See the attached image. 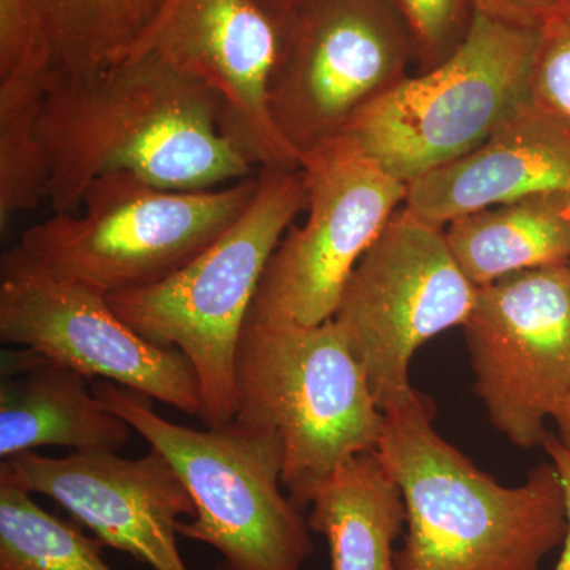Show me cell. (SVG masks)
<instances>
[{"instance_id":"cell-1","label":"cell","mask_w":570,"mask_h":570,"mask_svg":"<svg viewBox=\"0 0 570 570\" xmlns=\"http://www.w3.org/2000/svg\"><path fill=\"white\" fill-rule=\"evenodd\" d=\"M212 88L145 50L88 71L55 70L41 107L55 214L80 209L86 187L126 171L170 190H206L253 176L223 132Z\"/></svg>"},{"instance_id":"cell-2","label":"cell","mask_w":570,"mask_h":570,"mask_svg":"<svg viewBox=\"0 0 570 570\" xmlns=\"http://www.w3.org/2000/svg\"><path fill=\"white\" fill-rule=\"evenodd\" d=\"M384 415L377 452L406 508L397 570H540L562 547L568 505L551 461L504 487L438 433L425 393Z\"/></svg>"},{"instance_id":"cell-3","label":"cell","mask_w":570,"mask_h":570,"mask_svg":"<svg viewBox=\"0 0 570 570\" xmlns=\"http://www.w3.org/2000/svg\"><path fill=\"white\" fill-rule=\"evenodd\" d=\"M306 205L302 167L261 168L253 200L216 242L167 279L107 296L135 333L187 356L208 428L235 417L239 337L269 258Z\"/></svg>"},{"instance_id":"cell-4","label":"cell","mask_w":570,"mask_h":570,"mask_svg":"<svg viewBox=\"0 0 570 570\" xmlns=\"http://www.w3.org/2000/svg\"><path fill=\"white\" fill-rule=\"evenodd\" d=\"M232 422L283 439V487L305 510L322 485L384 434L365 370L335 321L316 326L247 318L235 360Z\"/></svg>"},{"instance_id":"cell-5","label":"cell","mask_w":570,"mask_h":570,"mask_svg":"<svg viewBox=\"0 0 570 570\" xmlns=\"http://www.w3.org/2000/svg\"><path fill=\"white\" fill-rule=\"evenodd\" d=\"M96 396L174 464L195 504L178 534L220 554L216 570H303L314 553L303 510L284 494L283 439L230 422L205 431L160 417L153 397L104 379Z\"/></svg>"},{"instance_id":"cell-6","label":"cell","mask_w":570,"mask_h":570,"mask_svg":"<svg viewBox=\"0 0 570 570\" xmlns=\"http://www.w3.org/2000/svg\"><path fill=\"white\" fill-rule=\"evenodd\" d=\"M257 176L206 190H170L132 174L94 179L80 209L55 214L18 247L51 275L110 296L160 283L242 216Z\"/></svg>"},{"instance_id":"cell-7","label":"cell","mask_w":570,"mask_h":570,"mask_svg":"<svg viewBox=\"0 0 570 570\" xmlns=\"http://www.w3.org/2000/svg\"><path fill=\"white\" fill-rule=\"evenodd\" d=\"M538 37L539 29L475 13L452 58L409 75L360 112L344 137L406 184L455 163L531 102Z\"/></svg>"},{"instance_id":"cell-8","label":"cell","mask_w":570,"mask_h":570,"mask_svg":"<svg viewBox=\"0 0 570 570\" xmlns=\"http://www.w3.org/2000/svg\"><path fill=\"white\" fill-rule=\"evenodd\" d=\"M412 63L414 41L389 0H309L283 22L269 118L302 165L406 80Z\"/></svg>"},{"instance_id":"cell-9","label":"cell","mask_w":570,"mask_h":570,"mask_svg":"<svg viewBox=\"0 0 570 570\" xmlns=\"http://www.w3.org/2000/svg\"><path fill=\"white\" fill-rule=\"evenodd\" d=\"M478 287L461 272L445 227L401 206L348 277L333 321L365 370L382 412L414 393L412 356L466 324Z\"/></svg>"},{"instance_id":"cell-10","label":"cell","mask_w":570,"mask_h":570,"mask_svg":"<svg viewBox=\"0 0 570 570\" xmlns=\"http://www.w3.org/2000/svg\"><path fill=\"white\" fill-rule=\"evenodd\" d=\"M302 168L305 224L291 225L269 258L249 321H332L360 258L406 202L407 184L344 135L303 157Z\"/></svg>"},{"instance_id":"cell-11","label":"cell","mask_w":570,"mask_h":570,"mask_svg":"<svg viewBox=\"0 0 570 570\" xmlns=\"http://www.w3.org/2000/svg\"><path fill=\"white\" fill-rule=\"evenodd\" d=\"M0 340L200 417V385L181 351L149 343L107 296L51 275L18 246L0 262Z\"/></svg>"},{"instance_id":"cell-12","label":"cell","mask_w":570,"mask_h":570,"mask_svg":"<svg viewBox=\"0 0 570 570\" xmlns=\"http://www.w3.org/2000/svg\"><path fill=\"white\" fill-rule=\"evenodd\" d=\"M463 335L491 425L515 448H542L570 389V265L479 287Z\"/></svg>"},{"instance_id":"cell-13","label":"cell","mask_w":570,"mask_h":570,"mask_svg":"<svg viewBox=\"0 0 570 570\" xmlns=\"http://www.w3.org/2000/svg\"><path fill=\"white\" fill-rule=\"evenodd\" d=\"M283 22L254 0H165L134 52L151 50L205 82L224 105L223 132L258 167H302L269 118ZM132 52V55H134Z\"/></svg>"},{"instance_id":"cell-14","label":"cell","mask_w":570,"mask_h":570,"mask_svg":"<svg viewBox=\"0 0 570 570\" xmlns=\"http://www.w3.org/2000/svg\"><path fill=\"white\" fill-rule=\"evenodd\" d=\"M0 482L51 498L104 547L154 570H189L176 535L181 517H195V504L159 450L138 460L116 452H71L63 459L20 453L2 460Z\"/></svg>"},{"instance_id":"cell-15","label":"cell","mask_w":570,"mask_h":570,"mask_svg":"<svg viewBox=\"0 0 570 570\" xmlns=\"http://www.w3.org/2000/svg\"><path fill=\"white\" fill-rule=\"evenodd\" d=\"M551 193L570 195V127L531 100L474 151L409 183L404 206L448 227L480 209Z\"/></svg>"},{"instance_id":"cell-16","label":"cell","mask_w":570,"mask_h":570,"mask_svg":"<svg viewBox=\"0 0 570 570\" xmlns=\"http://www.w3.org/2000/svg\"><path fill=\"white\" fill-rule=\"evenodd\" d=\"M91 379L24 347L3 352L0 382V456L39 448L119 452L134 428L92 392Z\"/></svg>"},{"instance_id":"cell-17","label":"cell","mask_w":570,"mask_h":570,"mask_svg":"<svg viewBox=\"0 0 570 570\" xmlns=\"http://www.w3.org/2000/svg\"><path fill=\"white\" fill-rule=\"evenodd\" d=\"M307 524L328 543L332 570H397L406 508L377 450L360 453L311 499Z\"/></svg>"},{"instance_id":"cell-18","label":"cell","mask_w":570,"mask_h":570,"mask_svg":"<svg viewBox=\"0 0 570 570\" xmlns=\"http://www.w3.org/2000/svg\"><path fill=\"white\" fill-rule=\"evenodd\" d=\"M445 238L478 288L528 269L570 265V195L535 194L480 209L450 223Z\"/></svg>"},{"instance_id":"cell-19","label":"cell","mask_w":570,"mask_h":570,"mask_svg":"<svg viewBox=\"0 0 570 570\" xmlns=\"http://www.w3.org/2000/svg\"><path fill=\"white\" fill-rule=\"evenodd\" d=\"M55 55L56 70L88 71L132 55L165 0H31Z\"/></svg>"},{"instance_id":"cell-20","label":"cell","mask_w":570,"mask_h":570,"mask_svg":"<svg viewBox=\"0 0 570 570\" xmlns=\"http://www.w3.org/2000/svg\"><path fill=\"white\" fill-rule=\"evenodd\" d=\"M102 547L41 509L29 491L0 482V570H112Z\"/></svg>"},{"instance_id":"cell-21","label":"cell","mask_w":570,"mask_h":570,"mask_svg":"<svg viewBox=\"0 0 570 570\" xmlns=\"http://www.w3.org/2000/svg\"><path fill=\"white\" fill-rule=\"evenodd\" d=\"M50 86V85H48ZM48 86L0 88V225L36 208L50 189L40 118Z\"/></svg>"},{"instance_id":"cell-22","label":"cell","mask_w":570,"mask_h":570,"mask_svg":"<svg viewBox=\"0 0 570 570\" xmlns=\"http://www.w3.org/2000/svg\"><path fill=\"white\" fill-rule=\"evenodd\" d=\"M50 40L31 0H0V88L50 85Z\"/></svg>"},{"instance_id":"cell-23","label":"cell","mask_w":570,"mask_h":570,"mask_svg":"<svg viewBox=\"0 0 570 570\" xmlns=\"http://www.w3.org/2000/svg\"><path fill=\"white\" fill-rule=\"evenodd\" d=\"M414 41L417 73L436 69L455 55L474 22V0H389Z\"/></svg>"},{"instance_id":"cell-24","label":"cell","mask_w":570,"mask_h":570,"mask_svg":"<svg viewBox=\"0 0 570 570\" xmlns=\"http://www.w3.org/2000/svg\"><path fill=\"white\" fill-rule=\"evenodd\" d=\"M531 94L532 102L570 127V0L539 28Z\"/></svg>"},{"instance_id":"cell-25","label":"cell","mask_w":570,"mask_h":570,"mask_svg":"<svg viewBox=\"0 0 570 570\" xmlns=\"http://www.w3.org/2000/svg\"><path fill=\"white\" fill-rule=\"evenodd\" d=\"M568 0H474L475 11L521 29H539Z\"/></svg>"},{"instance_id":"cell-26","label":"cell","mask_w":570,"mask_h":570,"mask_svg":"<svg viewBox=\"0 0 570 570\" xmlns=\"http://www.w3.org/2000/svg\"><path fill=\"white\" fill-rule=\"evenodd\" d=\"M542 448L550 456L551 463L557 466L562 489H564L566 505H568V534H566L564 542H562L560 560H558L553 570H570V452L562 448L561 442L558 441L554 434L547 436Z\"/></svg>"},{"instance_id":"cell-27","label":"cell","mask_w":570,"mask_h":570,"mask_svg":"<svg viewBox=\"0 0 570 570\" xmlns=\"http://www.w3.org/2000/svg\"><path fill=\"white\" fill-rule=\"evenodd\" d=\"M262 10L279 22H284L309 0H254Z\"/></svg>"},{"instance_id":"cell-28","label":"cell","mask_w":570,"mask_h":570,"mask_svg":"<svg viewBox=\"0 0 570 570\" xmlns=\"http://www.w3.org/2000/svg\"><path fill=\"white\" fill-rule=\"evenodd\" d=\"M551 419H553L558 428V434H554V436L561 442L562 448L570 452V389L569 392L562 396L557 409H554Z\"/></svg>"}]
</instances>
